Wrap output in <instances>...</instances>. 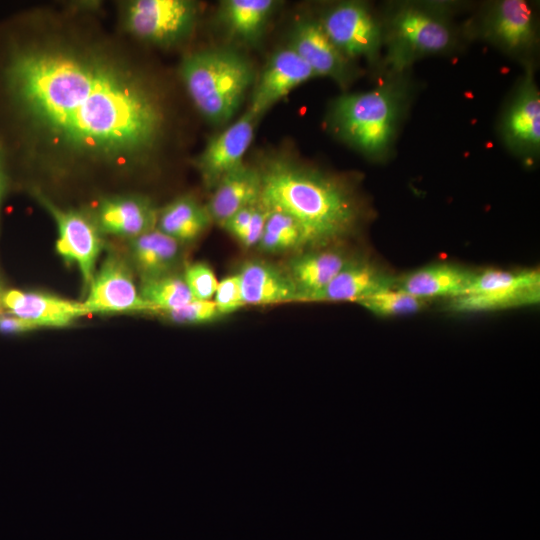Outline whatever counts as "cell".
Segmentation results:
<instances>
[{
  "instance_id": "cell-29",
  "label": "cell",
  "mask_w": 540,
  "mask_h": 540,
  "mask_svg": "<svg viewBox=\"0 0 540 540\" xmlns=\"http://www.w3.org/2000/svg\"><path fill=\"white\" fill-rule=\"evenodd\" d=\"M161 314L171 322L182 325L207 324L221 317L213 300L198 299Z\"/></svg>"
},
{
  "instance_id": "cell-33",
  "label": "cell",
  "mask_w": 540,
  "mask_h": 540,
  "mask_svg": "<svg viewBox=\"0 0 540 540\" xmlns=\"http://www.w3.org/2000/svg\"><path fill=\"white\" fill-rule=\"evenodd\" d=\"M255 205L256 203L237 211L221 227L239 241L251 220Z\"/></svg>"
},
{
  "instance_id": "cell-30",
  "label": "cell",
  "mask_w": 540,
  "mask_h": 540,
  "mask_svg": "<svg viewBox=\"0 0 540 540\" xmlns=\"http://www.w3.org/2000/svg\"><path fill=\"white\" fill-rule=\"evenodd\" d=\"M182 276L194 299L212 300L219 281L207 263L189 264Z\"/></svg>"
},
{
  "instance_id": "cell-12",
  "label": "cell",
  "mask_w": 540,
  "mask_h": 540,
  "mask_svg": "<svg viewBox=\"0 0 540 540\" xmlns=\"http://www.w3.org/2000/svg\"><path fill=\"white\" fill-rule=\"evenodd\" d=\"M41 203L57 225V252L77 266L84 290L87 291L96 272L97 260L102 249L100 229L96 222L83 212L59 208L44 196H41Z\"/></svg>"
},
{
  "instance_id": "cell-19",
  "label": "cell",
  "mask_w": 540,
  "mask_h": 540,
  "mask_svg": "<svg viewBox=\"0 0 540 540\" xmlns=\"http://www.w3.org/2000/svg\"><path fill=\"white\" fill-rule=\"evenodd\" d=\"M237 276L246 306L298 302V291L287 271L272 263L247 261Z\"/></svg>"
},
{
  "instance_id": "cell-26",
  "label": "cell",
  "mask_w": 540,
  "mask_h": 540,
  "mask_svg": "<svg viewBox=\"0 0 540 540\" xmlns=\"http://www.w3.org/2000/svg\"><path fill=\"white\" fill-rule=\"evenodd\" d=\"M139 292L158 313L177 309L194 299L183 276L176 273L141 279Z\"/></svg>"
},
{
  "instance_id": "cell-8",
  "label": "cell",
  "mask_w": 540,
  "mask_h": 540,
  "mask_svg": "<svg viewBox=\"0 0 540 540\" xmlns=\"http://www.w3.org/2000/svg\"><path fill=\"white\" fill-rule=\"evenodd\" d=\"M456 312H484L523 306L540 301V272L487 269L476 272L466 294L449 300Z\"/></svg>"
},
{
  "instance_id": "cell-22",
  "label": "cell",
  "mask_w": 540,
  "mask_h": 540,
  "mask_svg": "<svg viewBox=\"0 0 540 540\" xmlns=\"http://www.w3.org/2000/svg\"><path fill=\"white\" fill-rule=\"evenodd\" d=\"M260 170L246 164L226 174L214 187L206 205L211 220L220 226L237 211L253 205L261 195Z\"/></svg>"
},
{
  "instance_id": "cell-13",
  "label": "cell",
  "mask_w": 540,
  "mask_h": 540,
  "mask_svg": "<svg viewBox=\"0 0 540 540\" xmlns=\"http://www.w3.org/2000/svg\"><path fill=\"white\" fill-rule=\"evenodd\" d=\"M288 47L311 68L315 76L328 77L342 88L359 75L354 62L333 44L318 19H299L291 31Z\"/></svg>"
},
{
  "instance_id": "cell-28",
  "label": "cell",
  "mask_w": 540,
  "mask_h": 540,
  "mask_svg": "<svg viewBox=\"0 0 540 540\" xmlns=\"http://www.w3.org/2000/svg\"><path fill=\"white\" fill-rule=\"evenodd\" d=\"M426 303L427 301L396 287L380 290L358 302L369 312L381 317L416 313L423 309Z\"/></svg>"
},
{
  "instance_id": "cell-11",
  "label": "cell",
  "mask_w": 540,
  "mask_h": 540,
  "mask_svg": "<svg viewBox=\"0 0 540 540\" xmlns=\"http://www.w3.org/2000/svg\"><path fill=\"white\" fill-rule=\"evenodd\" d=\"M82 302L87 313L156 312L137 288L128 261L113 253L96 270Z\"/></svg>"
},
{
  "instance_id": "cell-35",
  "label": "cell",
  "mask_w": 540,
  "mask_h": 540,
  "mask_svg": "<svg viewBox=\"0 0 540 540\" xmlns=\"http://www.w3.org/2000/svg\"><path fill=\"white\" fill-rule=\"evenodd\" d=\"M3 294L4 292L2 291L1 287H0V309L3 308V303H2V300H3Z\"/></svg>"
},
{
  "instance_id": "cell-23",
  "label": "cell",
  "mask_w": 540,
  "mask_h": 540,
  "mask_svg": "<svg viewBox=\"0 0 540 540\" xmlns=\"http://www.w3.org/2000/svg\"><path fill=\"white\" fill-rule=\"evenodd\" d=\"M280 5L275 0H224L218 19L228 35L245 45H256Z\"/></svg>"
},
{
  "instance_id": "cell-15",
  "label": "cell",
  "mask_w": 540,
  "mask_h": 540,
  "mask_svg": "<svg viewBox=\"0 0 540 540\" xmlns=\"http://www.w3.org/2000/svg\"><path fill=\"white\" fill-rule=\"evenodd\" d=\"M314 77L311 68L291 48L278 50L262 71L248 110L260 118L290 91Z\"/></svg>"
},
{
  "instance_id": "cell-21",
  "label": "cell",
  "mask_w": 540,
  "mask_h": 540,
  "mask_svg": "<svg viewBox=\"0 0 540 540\" xmlns=\"http://www.w3.org/2000/svg\"><path fill=\"white\" fill-rule=\"evenodd\" d=\"M354 257L336 248L320 247L291 258L287 273L298 291V302L320 291Z\"/></svg>"
},
{
  "instance_id": "cell-14",
  "label": "cell",
  "mask_w": 540,
  "mask_h": 540,
  "mask_svg": "<svg viewBox=\"0 0 540 540\" xmlns=\"http://www.w3.org/2000/svg\"><path fill=\"white\" fill-rule=\"evenodd\" d=\"M259 120L247 110L222 132L213 136L197 156L195 165L206 187L214 188L229 172L241 166Z\"/></svg>"
},
{
  "instance_id": "cell-18",
  "label": "cell",
  "mask_w": 540,
  "mask_h": 540,
  "mask_svg": "<svg viewBox=\"0 0 540 540\" xmlns=\"http://www.w3.org/2000/svg\"><path fill=\"white\" fill-rule=\"evenodd\" d=\"M2 303L9 314L38 327L67 326L88 314L82 302L37 291L8 290L3 294Z\"/></svg>"
},
{
  "instance_id": "cell-31",
  "label": "cell",
  "mask_w": 540,
  "mask_h": 540,
  "mask_svg": "<svg viewBox=\"0 0 540 540\" xmlns=\"http://www.w3.org/2000/svg\"><path fill=\"white\" fill-rule=\"evenodd\" d=\"M213 301L221 317L246 306L237 274L227 276L218 282Z\"/></svg>"
},
{
  "instance_id": "cell-6",
  "label": "cell",
  "mask_w": 540,
  "mask_h": 540,
  "mask_svg": "<svg viewBox=\"0 0 540 540\" xmlns=\"http://www.w3.org/2000/svg\"><path fill=\"white\" fill-rule=\"evenodd\" d=\"M473 36L491 44L524 65L535 63L539 46L536 10L525 0H498L486 4L473 28Z\"/></svg>"
},
{
  "instance_id": "cell-25",
  "label": "cell",
  "mask_w": 540,
  "mask_h": 540,
  "mask_svg": "<svg viewBox=\"0 0 540 540\" xmlns=\"http://www.w3.org/2000/svg\"><path fill=\"white\" fill-rule=\"evenodd\" d=\"M211 222L206 206L187 195L159 210L157 229L182 244L199 237Z\"/></svg>"
},
{
  "instance_id": "cell-4",
  "label": "cell",
  "mask_w": 540,
  "mask_h": 540,
  "mask_svg": "<svg viewBox=\"0 0 540 540\" xmlns=\"http://www.w3.org/2000/svg\"><path fill=\"white\" fill-rule=\"evenodd\" d=\"M456 4L449 2H397L382 14V75L408 72L418 60L454 52L460 30L452 21Z\"/></svg>"
},
{
  "instance_id": "cell-24",
  "label": "cell",
  "mask_w": 540,
  "mask_h": 540,
  "mask_svg": "<svg viewBox=\"0 0 540 540\" xmlns=\"http://www.w3.org/2000/svg\"><path fill=\"white\" fill-rule=\"evenodd\" d=\"M180 257L181 243L157 228L129 240V263L141 279L174 273Z\"/></svg>"
},
{
  "instance_id": "cell-9",
  "label": "cell",
  "mask_w": 540,
  "mask_h": 540,
  "mask_svg": "<svg viewBox=\"0 0 540 540\" xmlns=\"http://www.w3.org/2000/svg\"><path fill=\"white\" fill-rule=\"evenodd\" d=\"M523 67L500 116L498 133L514 156L531 164L540 155V91L535 63Z\"/></svg>"
},
{
  "instance_id": "cell-3",
  "label": "cell",
  "mask_w": 540,
  "mask_h": 540,
  "mask_svg": "<svg viewBox=\"0 0 540 540\" xmlns=\"http://www.w3.org/2000/svg\"><path fill=\"white\" fill-rule=\"evenodd\" d=\"M408 72L382 75L373 89L344 93L333 102L328 122L347 145L374 161L392 155L412 97Z\"/></svg>"
},
{
  "instance_id": "cell-16",
  "label": "cell",
  "mask_w": 540,
  "mask_h": 540,
  "mask_svg": "<svg viewBox=\"0 0 540 540\" xmlns=\"http://www.w3.org/2000/svg\"><path fill=\"white\" fill-rule=\"evenodd\" d=\"M158 213L147 197L113 196L100 201L95 222L100 231L129 241L156 229Z\"/></svg>"
},
{
  "instance_id": "cell-27",
  "label": "cell",
  "mask_w": 540,
  "mask_h": 540,
  "mask_svg": "<svg viewBox=\"0 0 540 540\" xmlns=\"http://www.w3.org/2000/svg\"><path fill=\"white\" fill-rule=\"evenodd\" d=\"M305 245L304 231L295 218L279 210H268L264 231L257 245L260 250L279 253Z\"/></svg>"
},
{
  "instance_id": "cell-17",
  "label": "cell",
  "mask_w": 540,
  "mask_h": 540,
  "mask_svg": "<svg viewBox=\"0 0 540 540\" xmlns=\"http://www.w3.org/2000/svg\"><path fill=\"white\" fill-rule=\"evenodd\" d=\"M396 278L374 263L353 258L320 291L306 302H360L370 295L394 287Z\"/></svg>"
},
{
  "instance_id": "cell-34",
  "label": "cell",
  "mask_w": 540,
  "mask_h": 540,
  "mask_svg": "<svg viewBox=\"0 0 540 540\" xmlns=\"http://www.w3.org/2000/svg\"><path fill=\"white\" fill-rule=\"evenodd\" d=\"M38 326L24 318L7 314L0 315V331L4 333H23L34 329Z\"/></svg>"
},
{
  "instance_id": "cell-2",
  "label": "cell",
  "mask_w": 540,
  "mask_h": 540,
  "mask_svg": "<svg viewBox=\"0 0 540 540\" xmlns=\"http://www.w3.org/2000/svg\"><path fill=\"white\" fill-rule=\"evenodd\" d=\"M259 170L260 202L268 210H279L295 218L307 245L326 247L358 227L362 206L341 179L286 159H272Z\"/></svg>"
},
{
  "instance_id": "cell-20",
  "label": "cell",
  "mask_w": 540,
  "mask_h": 540,
  "mask_svg": "<svg viewBox=\"0 0 540 540\" xmlns=\"http://www.w3.org/2000/svg\"><path fill=\"white\" fill-rule=\"evenodd\" d=\"M476 272L451 264H435L396 278L394 287L429 301L453 299L467 293Z\"/></svg>"
},
{
  "instance_id": "cell-36",
  "label": "cell",
  "mask_w": 540,
  "mask_h": 540,
  "mask_svg": "<svg viewBox=\"0 0 540 540\" xmlns=\"http://www.w3.org/2000/svg\"><path fill=\"white\" fill-rule=\"evenodd\" d=\"M2 190H3V180H2L1 171H0V197L2 194Z\"/></svg>"
},
{
  "instance_id": "cell-10",
  "label": "cell",
  "mask_w": 540,
  "mask_h": 540,
  "mask_svg": "<svg viewBox=\"0 0 540 540\" xmlns=\"http://www.w3.org/2000/svg\"><path fill=\"white\" fill-rule=\"evenodd\" d=\"M198 4L190 0H135L126 5V29L141 40L173 46L192 33Z\"/></svg>"
},
{
  "instance_id": "cell-32",
  "label": "cell",
  "mask_w": 540,
  "mask_h": 540,
  "mask_svg": "<svg viewBox=\"0 0 540 540\" xmlns=\"http://www.w3.org/2000/svg\"><path fill=\"white\" fill-rule=\"evenodd\" d=\"M268 216V210L263 206L260 200L256 203L251 220L239 240L246 248L257 246L265 227Z\"/></svg>"
},
{
  "instance_id": "cell-1",
  "label": "cell",
  "mask_w": 540,
  "mask_h": 540,
  "mask_svg": "<svg viewBox=\"0 0 540 540\" xmlns=\"http://www.w3.org/2000/svg\"><path fill=\"white\" fill-rule=\"evenodd\" d=\"M19 107L52 144L120 160L149 151L163 125L159 101L133 72L93 52L26 49L6 71Z\"/></svg>"
},
{
  "instance_id": "cell-7",
  "label": "cell",
  "mask_w": 540,
  "mask_h": 540,
  "mask_svg": "<svg viewBox=\"0 0 540 540\" xmlns=\"http://www.w3.org/2000/svg\"><path fill=\"white\" fill-rule=\"evenodd\" d=\"M340 52L355 62L364 59L381 71L383 27L381 18L361 1H341L317 18Z\"/></svg>"
},
{
  "instance_id": "cell-5",
  "label": "cell",
  "mask_w": 540,
  "mask_h": 540,
  "mask_svg": "<svg viewBox=\"0 0 540 540\" xmlns=\"http://www.w3.org/2000/svg\"><path fill=\"white\" fill-rule=\"evenodd\" d=\"M179 71L195 107L215 126L235 116L254 77L250 61L230 48L192 52L182 59Z\"/></svg>"
}]
</instances>
